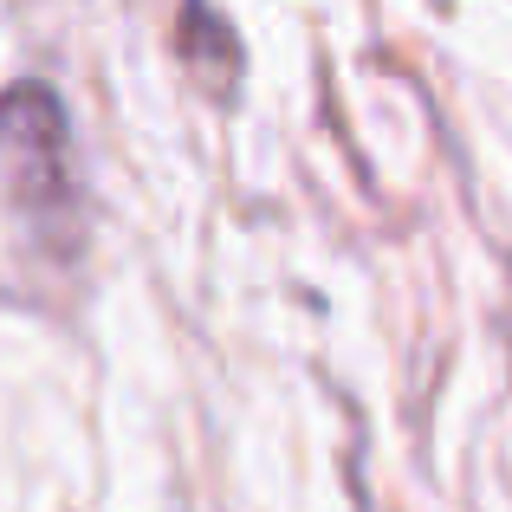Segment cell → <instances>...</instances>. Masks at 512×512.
<instances>
[{
	"label": "cell",
	"mask_w": 512,
	"mask_h": 512,
	"mask_svg": "<svg viewBox=\"0 0 512 512\" xmlns=\"http://www.w3.org/2000/svg\"><path fill=\"white\" fill-rule=\"evenodd\" d=\"M0 188L26 221H72L78 182H72V130H65L59 91L39 78L13 85L0 98Z\"/></svg>",
	"instance_id": "1"
},
{
	"label": "cell",
	"mask_w": 512,
	"mask_h": 512,
	"mask_svg": "<svg viewBox=\"0 0 512 512\" xmlns=\"http://www.w3.org/2000/svg\"><path fill=\"white\" fill-rule=\"evenodd\" d=\"M175 46H182L188 72H195L201 85H214V91H234V78H240V39H234V26H227L221 13L208 7V0H188V7H182V26H175Z\"/></svg>",
	"instance_id": "2"
},
{
	"label": "cell",
	"mask_w": 512,
	"mask_h": 512,
	"mask_svg": "<svg viewBox=\"0 0 512 512\" xmlns=\"http://www.w3.org/2000/svg\"><path fill=\"white\" fill-rule=\"evenodd\" d=\"M506 331H512V318H506Z\"/></svg>",
	"instance_id": "3"
}]
</instances>
